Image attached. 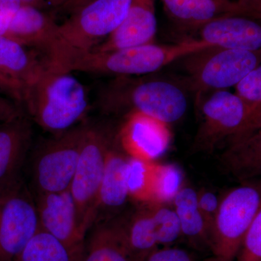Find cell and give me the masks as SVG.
Wrapping results in <instances>:
<instances>
[{"mask_svg": "<svg viewBox=\"0 0 261 261\" xmlns=\"http://www.w3.org/2000/svg\"><path fill=\"white\" fill-rule=\"evenodd\" d=\"M186 89L185 83L152 74L114 77L98 89L96 105L108 116L137 112L169 124L187 112Z\"/></svg>", "mask_w": 261, "mask_h": 261, "instance_id": "cell-1", "label": "cell"}, {"mask_svg": "<svg viewBox=\"0 0 261 261\" xmlns=\"http://www.w3.org/2000/svg\"><path fill=\"white\" fill-rule=\"evenodd\" d=\"M211 46L196 38H185L173 44L150 43L108 51H68L60 57L53 68L66 72L109 75L113 78L140 76L152 74L173 62Z\"/></svg>", "mask_w": 261, "mask_h": 261, "instance_id": "cell-2", "label": "cell"}, {"mask_svg": "<svg viewBox=\"0 0 261 261\" xmlns=\"http://www.w3.org/2000/svg\"><path fill=\"white\" fill-rule=\"evenodd\" d=\"M22 104L41 128L57 135L83 120L89 111V98L85 86L71 72L47 65L23 87Z\"/></svg>", "mask_w": 261, "mask_h": 261, "instance_id": "cell-3", "label": "cell"}, {"mask_svg": "<svg viewBox=\"0 0 261 261\" xmlns=\"http://www.w3.org/2000/svg\"><path fill=\"white\" fill-rule=\"evenodd\" d=\"M261 63V51L211 46L185 58L187 88L197 107L209 94L235 87Z\"/></svg>", "mask_w": 261, "mask_h": 261, "instance_id": "cell-4", "label": "cell"}, {"mask_svg": "<svg viewBox=\"0 0 261 261\" xmlns=\"http://www.w3.org/2000/svg\"><path fill=\"white\" fill-rule=\"evenodd\" d=\"M112 145V138L105 126L87 123L82 151L70 187L76 207L79 226L86 236L95 221L99 190Z\"/></svg>", "mask_w": 261, "mask_h": 261, "instance_id": "cell-5", "label": "cell"}, {"mask_svg": "<svg viewBox=\"0 0 261 261\" xmlns=\"http://www.w3.org/2000/svg\"><path fill=\"white\" fill-rule=\"evenodd\" d=\"M261 208V178L241 182L221 200L210 236L213 255L235 261L243 239Z\"/></svg>", "mask_w": 261, "mask_h": 261, "instance_id": "cell-6", "label": "cell"}, {"mask_svg": "<svg viewBox=\"0 0 261 261\" xmlns=\"http://www.w3.org/2000/svg\"><path fill=\"white\" fill-rule=\"evenodd\" d=\"M133 0H91L59 25L61 49L88 51L123 22Z\"/></svg>", "mask_w": 261, "mask_h": 261, "instance_id": "cell-7", "label": "cell"}, {"mask_svg": "<svg viewBox=\"0 0 261 261\" xmlns=\"http://www.w3.org/2000/svg\"><path fill=\"white\" fill-rule=\"evenodd\" d=\"M82 123L46 141L37 149L32 165L36 195L69 190L85 135Z\"/></svg>", "mask_w": 261, "mask_h": 261, "instance_id": "cell-8", "label": "cell"}, {"mask_svg": "<svg viewBox=\"0 0 261 261\" xmlns=\"http://www.w3.org/2000/svg\"><path fill=\"white\" fill-rule=\"evenodd\" d=\"M0 192V261H17L40 229L35 199L18 179Z\"/></svg>", "mask_w": 261, "mask_h": 261, "instance_id": "cell-9", "label": "cell"}, {"mask_svg": "<svg viewBox=\"0 0 261 261\" xmlns=\"http://www.w3.org/2000/svg\"><path fill=\"white\" fill-rule=\"evenodd\" d=\"M201 122L194 140L196 151L210 152L246 126L250 111L235 93L217 91L198 106Z\"/></svg>", "mask_w": 261, "mask_h": 261, "instance_id": "cell-10", "label": "cell"}, {"mask_svg": "<svg viewBox=\"0 0 261 261\" xmlns=\"http://www.w3.org/2000/svg\"><path fill=\"white\" fill-rule=\"evenodd\" d=\"M41 228L83 255L87 236L80 229L76 207L69 190L37 194L35 197Z\"/></svg>", "mask_w": 261, "mask_h": 261, "instance_id": "cell-11", "label": "cell"}, {"mask_svg": "<svg viewBox=\"0 0 261 261\" xmlns=\"http://www.w3.org/2000/svg\"><path fill=\"white\" fill-rule=\"evenodd\" d=\"M168 124L141 113L124 116L118 139L128 157L154 162L167 150L171 142Z\"/></svg>", "mask_w": 261, "mask_h": 261, "instance_id": "cell-12", "label": "cell"}, {"mask_svg": "<svg viewBox=\"0 0 261 261\" xmlns=\"http://www.w3.org/2000/svg\"><path fill=\"white\" fill-rule=\"evenodd\" d=\"M59 25L51 15L30 5H22L5 37L25 47L35 48L49 61L61 45Z\"/></svg>", "mask_w": 261, "mask_h": 261, "instance_id": "cell-13", "label": "cell"}, {"mask_svg": "<svg viewBox=\"0 0 261 261\" xmlns=\"http://www.w3.org/2000/svg\"><path fill=\"white\" fill-rule=\"evenodd\" d=\"M193 37L215 47L261 51V20L243 15H224L201 27Z\"/></svg>", "mask_w": 261, "mask_h": 261, "instance_id": "cell-14", "label": "cell"}, {"mask_svg": "<svg viewBox=\"0 0 261 261\" xmlns=\"http://www.w3.org/2000/svg\"><path fill=\"white\" fill-rule=\"evenodd\" d=\"M156 0H133L123 22L92 50L108 51L154 43L158 29Z\"/></svg>", "mask_w": 261, "mask_h": 261, "instance_id": "cell-15", "label": "cell"}, {"mask_svg": "<svg viewBox=\"0 0 261 261\" xmlns=\"http://www.w3.org/2000/svg\"><path fill=\"white\" fill-rule=\"evenodd\" d=\"M223 167L241 182L261 178V123L239 132L226 142Z\"/></svg>", "mask_w": 261, "mask_h": 261, "instance_id": "cell-16", "label": "cell"}, {"mask_svg": "<svg viewBox=\"0 0 261 261\" xmlns=\"http://www.w3.org/2000/svg\"><path fill=\"white\" fill-rule=\"evenodd\" d=\"M168 18L178 32L192 38L206 23L228 15H236L235 0H161Z\"/></svg>", "mask_w": 261, "mask_h": 261, "instance_id": "cell-17", "label": "cell"}, {"mask_svg": "<svg viewBox=\"0 0 261 261\" xmlns=\"http://www.w3.org/2000/svg\"><path fill=\"white\" fill-rule=\"evenodd\" d=\"M128 162V157L113 145L108 154L94 225L117 217L126 205L129 198L126 181Z\"/></svg>", "mask_w": 261, "mask_h": 261, "instance_id": "cell-18", "label": "cell"}, {"mask_svg": "<svg viewBox=\"0 0 261 261\" xmlns=\"http://www.w3.org/2000/svg\"><path fill=\"white\" fill-rule=\"evenodd\" d=\"M89 231L82 261H135L123 218L97 223Z\"/></svg>", "mask_w": 261, "mask_h": 261, "instance_id": "cell-19", "label": "cell"}, {"mask_svg": "<svg viewBox=\"0 0 261 261\" xmlns=\"http://www.w3.org/2000/svg\"><path fill=\"white\" fill-rule=\"evenodd\" d=\"M32 129L22 116L0 124V186L17 180V174L28 152Z\"/></svg>", "mask_w": 261, "mask_h": 261, "instance_id": "cell-20", "label": "cell"}, {"mask_svg": "<svg viewBox=\"0 0 261 261\" xmlns=\"http://www.w3.org/2000/svg\"><path fill=\"white\" fill-rule=\"evenodd\" d=\"M46 66L45 62L38 59L27 47L0 36V73L18 81L24 87L37 78Z\"/></svg>", "mask_w": 261, "mask_h": 261, "instance_id": "cell-21", "label": "cell"}, {"mask_svg": "<svg viewBox=\"0 0 261 261\" xmlns=\"http://www.w3.org/2000/svg\"><path fill=\"white\" fill-rule=\"evenodd\" d=\"M173 202L182 236L196 247L210 250V231L199 207L198 192L191 187H182Z\"/></svg>", "mask_w": 261, "mask_h": 261, "instance_id": "cell-22", "label": "cell"}, {"mask_svg": "<svg viewBox=\"0 0 261 261\" xmlns=\"http://www.w3.org/2000/svg\"><path fill=\"white\" fill-rule=\"evenodd\" d=\"M128 246L134 258L159 247L157 231L149 203L141 204L129 218H123Z\"/></svg>", "mask_w": 261, "mask_h": 261, "instance_id": "cell-23", "label": "cell"}, {"mask_svg": "<svg viewBox=\"0 0 261 261\" xmlns=\"http://www.w3.org/2000/svg\"><path fill=\"white\" fill-rule=\"evenodd\" d=\"M82 256L40 228L17 261H82Z\"/></svg>", "mask_w": 261, "mask_h": 261, "instance_id": "cell-24", "label": "cell"}, {"mask_svg": "<svg viewBox=\"0 0 261 261\" xmlns=\"http://www.w3.org/2000/svg\"><path fill=\"white\" fill-rule=\"evenodd\" d=\"M154 163L128 157L126 172L128 196L139 203L153 202Z\"/></svg>", "mask_w": 261, "mask_h": 261, "instance_id": "cell-25", "label": "cell"}, {"mask_svg": "<svg viewBox=\"0 0 261 261\" xmlns=\"http://www.w3.org/2000/svg\"><path fill=\"white\" fill-rule=\"evenodd\" d=\"M182 181L183 175L176 165L154 163L152 202L168 204L173 202L183 187Z\"/></svg>", "mask_w": 261, "mask_h": 261, "instance_id": "cell-26", "label": "cell"}, {"mask_svg": "<svg viewBox=\"0 0 261 261\" xmlns=\"http://www.w3.org/2000/svg\"><path fill=\"white\" fill-rule=\"evenodd\" d=\"M160 245L168 246L182 236L181 224L174 208L167 204L149 202Z\"/></svg>", "mask_w": 261, "mask_h": 261, "instance_id": "cell-27", "label": "cell"}, {"mask_svg": "<svg viewBox=\"0 0 261 261\" xmlns=\"http://www.w3.org/2000/svg\"><path fill=\"white\" fill-rule=\"evenodd\" d=\"M235 94L248 108L250 115L261 106V63L235 86Z\"/></svg>", "mask_w": 261, "mask_h": 261, "instance_id": "cell-28", "label": "cell"}, {"mask_svg": "<svg viewBox=\"0 0 261 261\" xmlns=\"http://www.w3.org/2000/svg\"><path fill=\"white\" fill-rule=\"evenodd\" d=\"M235 261H261V208L247 230Z\"/></svg>", "mask_w": 261, "mask_h": 261, "instance_id": "cell-29", "label": "cell"}, {"mask_svg": "<svg viewBox=\"0 0 261 261\" xmlns=\"http://www.w3.org/2000/svg\"><path fill=\"white\" fill-rule=\"evenodd\" d=\"M135 261H194L193 257L186 250L178 247L165 246L156 247L144 255L135 258Z\"/></svg>", "mask_w": 261, "mask_h": 261, "instance_id": "cell-30", "label": "cell"}, {"mask_svg": "<svg viewBox=\"0 0 261 261\" xmlns=\"http://www.w3.org/2000/svg\"><path fill=\"white\" fill-rule=\"evenodd\" d=\"M220 204L221 200L214 192L203 189L198 192L199 207L208 226L210 236L215 220L219 212Z\"/></svg>", "mask_w": 261, "mask_h": 261, "instance_id": "cell-31", "label": "cell"}, {"mask_svg": "<svg viewBox=\"0 0 261 261\" xmlns=\"http://www.w3.org/2000/svg\"><path fill=\"white\" fill-rule=\"evenodd\" d=\"M23 87L18 81L0 73V94L8 96L15 102L22 104Z\"/></svg>", "mask_w": 261, "mask_h": 261, "instance_id": "cell-32", "label": "cell"}, {"mask_svg": "<svg viewBox=\"0 0 261 261\" xmlns=\"http://www.w3.org/2000/svg\"><path fill=\"white\" fill-rule=\"evenodd\" d=\"M236 15L261 20V0H235Z\"/></svg>", "mask_w": 261, "mask_h": 261, "instance_id": "cell-33", "label": "cell"}, {"mask_svg": "<svg viewBox=\"0 0 261 261\" xmlns=\"http://www.w3.org/2000/svg\"><path fill=\"white\" fill-rule=\"evenodd\" d=\"M20 116L22 113L18 105L0 94V122L11 121Z\"/></svg>", "mask_w": 261, "mask_h": 261, "instance_id": "cell-34", "label": "cell"}, {"mask_svg": "<svg viewBox=\"0 0 261 261\" xmlns=\"http://www.w3.org/2000/svg\"><path fill=\"white\" fill-rule=\"evenodd\" d=\"M22 5H30L39 9L60 10L66 3L67 0H20Z\"/></svg>", "mask_w": 261, "mask_h": 261, "instance_id": "cell-35", "label": "cell"}, {"mask_svg": "<svg viewBox=\"0 0 261 261\" xmlns=\"http://www.w3.org/2000/svg\"><path fill=\"white\" fill-rule=\"evenodd\" d=\"M22 6L20 0H0V12L14 16Z\"/></svg>", "mask_w": 261, "mask_h": 261, "instance_id": "cell-36", "label": "cell"}, {"mask_svg": "<svg viewBox=\"0 0 261 261\" xmlns=\"http://www.w3.org/2000/svg\"><path fill=\"white\" fill-rule=\"evenodd\" d=\"M90 1L91 0H67L66 3L60 10L68 14H71L75 10Z\"/></svg>", "mask_w": 261, "mask_h": 261, "instance_id": "cell-37", "label": "cell"}, {"mask_svg": "<svg viewBox=\"0 0 261 261\" xmlns=\"http://www.w3.org/2000/svg\"><path fill=\"white\" fill-rule=\"evenodd\" d=\"M260 123H261V106L256 108V109L250 115L246 126H245L243 130L257 126V125L260 124Z\"/></svg>", "mask_w": 261, "mask_h": 261, "instance_id": "cell-38", "label": "cell"}, {"mask_svg": "<svg viewBox=\"0 0 261 261\" xmlns=\"http://www.w3.org/2000/svg\"><path fill=\"white\" fill-rule=\"evenodd\" d=\"M203 261H230L226 260V259L224 258V257H221L219 256H217V255H213V256L208 257V258H206L205 260Z\"/></svg>", "mask_w": 261, "mask_h": 261, "instance_id": "cell-39", "label": "cell"}]
</instances>
